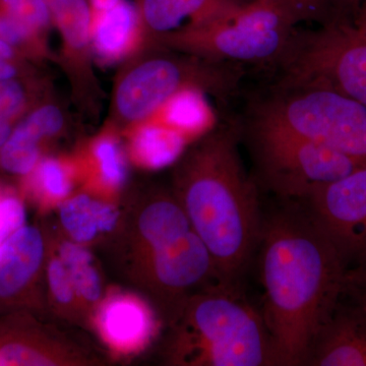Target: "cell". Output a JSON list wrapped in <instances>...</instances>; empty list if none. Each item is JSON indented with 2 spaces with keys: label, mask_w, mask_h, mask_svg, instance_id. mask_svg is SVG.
<instances>
[{
  "label": "cell",
  "mask_w": 366,
  "mask_h": 366,
  "mask_svg": "<svg viewBox=\"0 0 366 366\" xmlns=\"http://www.w3.org/2000/svg\"><path fill=\"white\" fill-rule=\"evenodd\" d=\"M259 247L262 315L277 365H307L343 295L345 266L305 209H281L262 219Z\"/></svg>",
  "instance_id": "cell-1"
},
{
  "label": "cell",
  "mask_w": 366,
  "mask_h": 366,
  "mask_svg": "<svg viewBox=\"0 0 366 366\" xmlns=\"http://www.w3.org/2000/svg\"><path fill=\"white\" fill-rule=\"evenodd\" d=\"M183 211L224 286L236 283L259 245L262 217L254 183L243 168L230 129L207 137L182 172Z\"/></svg>",
  "instance_id": "cell-2"
},
{
  "label": "cell",
  "mask_w": 366,
  "mask_h": 366,
  "mask_svg": "<svg viewBox=\"0 0 366 366\" xmlns=\"http://www.w3.org/2000/svg\"><path fill=\"white\" fill-rule=\"evenodd\" d=\"M295 26L279 0H247L160 40L218 64H267L285 55Z\"/></svg>",
  "instance_id": "cell-3"
},
{
  "label": "cell",
  "mask_w": 366,
  "mask_h": 366,
  "mask_svg": "<svg viewBox=\"0 0 366 366\" xmlns=\"http://www.w3.org/2000/svg\"><path fill=\"white\" fill-rule=\"evenodd\" d=\"M249 118L366 165V107L333 88L280 84L255 103Z\"/></svg>",
  "instance_id": "cell-4"
},
{
  "label": "cell",
  "mask_w": 366,
  "mask_h": 366,
  "mask_svg": "<svg viewBox=\"0 0 366 366\" xmlns=\"http://www.w3.org/2000/svg\"><path fill=\"white\" fill-rule=\"evenodd\" d=\"M249 141L262 182L284 199L305 201L320 187L366 166L322 144L252 122Z\"/></svg>",
  "instance_id": "cell-5"
},
{
  "label": "cell",
  "mask_w": 366,
  "mask_h": 366,
  "mask_svg": "<svg viewBox=\"0 0 366 366\" xmlns=\"http://www.w3.org/2000/svg\"><path fill=\"white\" fill-rule=\"evenodd\" d=\"M199 349L197 360L213 366L277 365L273 343L262 312L236 287L201 298L189 312Z\"/></svg>",
  "instance_id": "cell-6"
},
{
  "label": "cell",
  "mask_w": 366,
  "mask_h": 366,
  "mask_svg": "<svg viewBox=\"0 0 366 366\" xmlns=\"http://www.w3.org/2000/svg\"><path fill=\"white\" fill-rule=\"evenodd\" d=\"M285 85L314 84L341 92L366 107V36L333 21L297 32L280 60Z\"/></svg>",
  "instance_id": "cell-7"
},
{
  "label": "cell",
  "mask_w": 366,
  "mask_h": 366,
  "mask_svg": "<svg viewBox=\"0 0 366 366\" xmlns=\"http://www.w3.org/2000/svg\"><path fill=\"white\" fill-rule=\"evenodd\" d=\"M237 74L224 64L153 57L132 67L115 89L118 117L127 122H143L178 93L189 89L230 92Z\"/></svg>",
  "instance_id": "cell-8"
},
{
  "label": "cell",
  "mask_w": 366,
  "mask_h": 366,
  "mask_svg": "<svg viewBox=\"0 0 366 366\" xmlns=\"http://www.w3.org/2000/svg\"><path fill=\"white\" fill-rule=\"evenodd\" d=\"M347 271L366 264V166L320 187L305 201Z\"/></svg>",
  "instance_id": "cell-9"
},
{
  "label": "cell",
  "mask_w": 366,
  "mask_h": 366,
  "mask_svg": "<svg viewBox=\"0 0 366 366\" xmlns=\"http://www.w3.org/2000/svg\"><path fill=\"white\" fill-rule=\"evenodd\" d=\"M307 365L366 366V315L342 297L312 347Z\"/></svg>",
  "instance_id": "cell-10"
},
{
  "label": "cell",
  "mask_w": 366,
  "mask_h": 366,
  "mask_svg": "<svg viewBox=\"0 0 366 366\" xmlns=\"http://www.w3.org/2000/svg\"><path fill=\"white\" fill-rule=\"evenodd\" d=\"M152 252L156 278L170 290L189 288L203 280L209 272H216L211 254L194 229Z\"/></svg>",
  "instance_id": "cell-11"
},
{
  "label": "cell",
  "mask_w": 366,
  "mask_h": 366,
  "mask_svg": "<svg viewBox=\"0 0 366 366\" xmlns=\"http://www.w3.org/2000/svg\"><path fill=\"white\" fill-rule=\"evenodd\" d=\"M143 29L136 4L120 0L110 9L93 11L92 48L101 61L114 64L134 51Z\"/></svg>",
  "instance_id": "cell-12"
},
{
  "label": "cell",
  "mask_w": 366,
  "mask_h": 366,
  "mask_svg": "<svg viewBox=\"0 0 366 366\" xmlns=\"http://www.w3.org/2000/svg\"><path fill=\"white\" fill-rule=\"evenodd\" d=\"M247 0H136L144 29L159 38Z\"/></svg>",
  "instance_id": "cell-13"
},
{
  "label": "cell",
  "mask_w": 366,
  "mask_h": 366,
  "mask_svg": "<svg viewBox=\"0 0 366 366\" xmlns=\"http://www.w3.org/2000/svg\"><path fill=\"white\" fill-rule=\"evenodd\" d=\"M43 242L39 231L21 227L0 245V296L18 292L39 268Z\"/></svg>",
  "instance_id": "cell-14"
},
{
  "label": "cell",
  "mask_w": 366,
  "mask_h": 366,
  "mask_svg": "<svg viewBox=\"0 0 366 366\" xmlns=\"http://www.w3.org/2000/svg\"><path fill=\"white\" fill-rule=\"evenodd\" d=\"M101 327L112 345L132 349L143 343L150 333V315L137 300L117 297L103 308Z\"/></svg>",
  "instance_id": "cell-15"
},
{
  "label": "cell",
  "mask_w": 366,
  "mask_h": 366,
  "mask_svg": "<svg viewBox=\"0 0 366 366\" xmlns=\"http://www.w3.org/2000/svg\"><path fill=\"white\" fill-rule=\"evenodd\" d=\"M60 218L74 240L86 242L98 232L112 231L117 222L118 212L109 204L81 194L62 204Z\"/></svg>",
  "instance_id": "cell-16"
},
{
  "label": "cell",
  "mask_w": 366,
  "mask_h": 366,
  "mask_svg": "<svg viewBox=\"0 0 366 366\" xmlns=\"http://www.w3.org/2000/svg\"><path fill=\"white\" fill-rule=\"evenodd\" d=\"M139 225L152 249L174 242L192 229L182 207L169 199L151 204L142 213Z\"/></svg>",
  "instance_id": "cell-17"
},
{
  "label": "cell",
  "mask_w": 366,
  "mask_h": 366,
  "mask_svg": "<svg viewBox=\"0 0 366 366\" xmlns=\"http://www.w3.org/2000/svg\"><path fill=\"white\" fill-rule=\"evenodd\" d=\"M182 149V139L180 136L157 125H141L132 137L134 157L149 168L169 165L178 157Z\"/></svg>",
  "instance_id": "cell-18"
},
{
  "label": "cell",
  "mask_w": 366,
  "mask_h": 366,
  "mask_svg": "<svg viewBox=\"0 0 366 366\" xmlns=\"http://www.w3.org/2000/svg\"><path fill=\"white\" fill-rule=\"evenodd\" d=\"M41 139L42 137L21 120L0 149L2 167L14 174H29L37 165Z\"/></svg>",
  "instance_id": "cell-19"
},
{
  "label": "cell",
  "mask_w": 366,
  "mask_h": 366,
  "mask_svg": "<svg viewBox=\"0 0 366 366\" xmlns=\"http://www.w3.org/2000/svg\"><path fill=\"white\" fill-rule=\"evenodd\" d=\"M60 257L78 295L86 300H97L101 293L100 279L92 267L90 252L76 243L66 242L60 249Z\"/></svg>",
  "instance_id": "cell-20"
},
{
  "label": "cell",
  "mask_w": 366,
  "mask_h": 366,
  "mask_svg": "<svg viewBox=\"0 0 366 366\" xmlns=\"http://www.w3.org/2000/svg\"><path fill=\"white\" fill-rule=\"evenodd\" d=\"M94 157L97 161L103 182L112 187H120L127 179V166L119 144L113 137L98 139L94 146Z\"/></svg>",
  "instance_id": "cell-21"
},
{
  "label": "cell",
  "mask_w": 366,
  "mask_h": 366,
  "mask_svg": "<svg viewBox=\"0 0 366 366\" xmlns=\"http://www.w3.org/2000/svg\"><path fill=\"white\" fill-rule=\"evenodd\" d=\"M199 90L189 89L178 93L168 101V119L182 129H194L203 122V109L199 102ZM163 106V107H164Z\"/></svg>",
  "instance_id": "cell-22"
},
{
  "label": "cell",
  "mask_w": 366,
  "mask_h": 366,
  "mask_svg": "<svg viewBox=\"0 0 366 366\" xmlns=\"http://www.w3.org/2000/svg\"><path fill=\"white\" fill-rule=\"evenodd\" d=\"M291 20L300 23H317L320 26L336 21L333 0H279Z\"/></svg>",
  "instance_id": "cell-23"
},
{
  "label": "cell",
  "mask_w": 366,
  "mask_h": 366,
  "mask_svg": "<svg viewBox=\"0 0 366 366\" xmlns=\"http://www.w3.org/2000/svg\"><path fill=\"white\" fill-rule=\"evenodd\" d=\"M0 9L42 33L52 23L45 0H0Z\"/></svg>",
  "instance_id": "cell-24"
},
{
  "label": "cell",
  "mask_w": 366,
  "mask_h": 366,
  "mask_svg": "<svg viewBox=\"0 0 366 366\" xmlns=\"http://www.w3.org/2000/svg\"><path fill=\"white\" fill-rule=\"evenodd\" d=\"M37 180L46 194L56 199L66 197L71 189L69 172L56 159H45L39 164Z\"/></svg>",
  "instance_id": "cell-25"
},
{
  "label": "cell",
  "mask_w": 366,
  "mask_h": 366,
  "mask_svg": "<svg viewBox=\"0 0 366 366\" xmlns=\"http://www.w3.org/2000/svg\"><path fill=\"white\" fill-rule=\"evenodd\" d=\"M40 32L0 9V38L7 41L18 51L34 47Z\"/></svg>",
  "instance_id": "cell-26"
},
{
  "label": "cell",
  "mask_w": 366,
  "mask_h": 366,
  "mask_svg": "<svg viewBox=\"0 0 366 366\" xmlns=\"http://www.w3.org/2000/svg\"><path fill=\"white\" fill-rule=\"evenodd\" d=\"M23 120L42 139L59 134L64 125V113L59 107L51 104L36 108Z\"/></svg>",
  "instance_id": "cell-27"
},
{
  "label": "cell",
  "mask_w": 366,
  "mask_h": 366,
  "mask_svg": "<svg viewBox=\"0 0 366 366\" xmlns=\"http://www.w3.org/2000/svg\"><path fill=\"white\" fill-rule=\"evenodd\" d=\"M28 97L25 86L16 78L0 81V115L14 120L26 107Z\"/></svg>",
  "instance_id": "cell-28"
},
{
  "label": "cell",
  "mask_w": 366,
  "mask_h": 366,
  "mask_svg": "<svg viewBox=\"0 0 366 366\" xmlns=\"http://www.w3.org/2000/svg\"><path fill=\"white\" fill-rule=\"evenodd\" d=\"M25 222V209L14 197L0 201V245Z\"/></svg>",
  "instance_id": "cell-29"
},
{
  "label": "cell",
  "mask_w": 366,
  "mask_h": 366,
  "mask_svg": "<svg viewBox=\"0 0 366 366\" xmlns=\"http://www.w3.org/2000/svg\"><path fill=\"white\" fill-rule=\"evenodd\" d=\"M50 287L55 298L61 303H69L74 296V285H72L71 274L67 271L62 261L54 259L51 262L48 271Z\"/></svg>",
  "instance_id": "cell-30"
},
{
  "label": "cell",
  "mask_w": 366,
  "mask_h": 366,
  "mask_svg": "<svg viewBox=\"0 0 366 366\" xmlns=\"http://www.w3.org/2000/svg\"><path fill=\"white\" fill-rule=\"evenodd\" d=\"M47 358L26 346L9 345L0 350V365H51Z\"/></svg>",
  "instance_id": "cell-31"
},
{
  "label": "cell",
  "mask_w": 366,
  "mask_h": 366,
  "mask_svg": "<svg viewBox=\"0 0 366 366\" xmlns=\"http://www.w3.org/2000/svg\"><path fill=\"white\" fill-rule=\"evenodd\" d=\"M343 297L366 310V264L346 272Z\"/></svg>",
  "instance_id": "cell-32"
},
{
  "label": "cell",
  "mask_w": 366,
  "mask_h": 366,
  "mask_svg": "<svg viewBox=\"0 0 366 366\" xmlns=\"http://www.w3.org/2000/svg\"><path fill=\"white\" fill-rule=\"evenodd\" d=\"M362 1L363 0H333L336 21L350 24L349 20L352 19L354 21L358 11H360Z\"/></svg>",
  "instance_id": "cell-33"
},
{
  "label": "cell",
  "mask_w": 366,
  "mask_h": 366,
  "mask_svg": "<svg viewBox=\"0 0 366 366\" xmlns=\"http://www.w3.org/2000/svg\"><path fill=\"white\" fill-rule=\"evenodd\" d=\"M18 50L7 41L0 38V61L14 62L18 59Z\"/></svg>",
  "instance_id": "cell-34"
},
{
  "label": "cell",
  "mask_w": 366,
  "mask_h": 366,
  "mask_svg": "<svg viewBox=\"0 0 366 366\" xmlns=\"http://www.w3.org/2000/svg\"><path fill=\"white\" fill-rule=\"evenodd\" d=\"M13 131V120L0 115V149L6 143Z\"/></svg>",
  "instance_id": "cell-35"
},
{
  "label": "cell",
  "mask_w": 366,
  "mask_h": 366,
  "mask_svg": "<svg viewBox=\"0 0 366 366\" xmlns=\"http://www.w3.org/2000/svg\"><path fill=\"white\" fill-rule=\"evenodd\" d=\"M358 33L366 36V0H363L362 4L356 16L355 20L351 24Z\"/></svg>",
  "instance_id": "cell-36"
},
{
  "label": "cell",
  "mask_w": 366,
  "mask_h": 366,
  "mask_svg": "<svg viewBox=\"0 0 366 366\" xmlns=\"http://www.w3.org/2000/svg\"><path fill=\"white\" fill-rule=\"evenodd\" d=\"M18 72V66L14 62L0 61V81L16 78Z\"/></svg>",
  "instance_id": "cell-37"
},
{
  "label": "cell",
  "mask_w": 366,
  "mask_h": 366,
  "mask_svg": "<svg viewBox=\"0 0 366 366\" xmlns=\"http://www.w3.org/2000/svg\"><path fill=\"white\" fill-rule=\"evenodd\" d=\"M120 0H89L93 11H104L118 4Z\"/></svg>",
  "instance_id": "cell-38"
}]
</instances>
